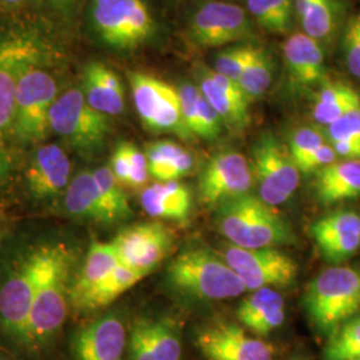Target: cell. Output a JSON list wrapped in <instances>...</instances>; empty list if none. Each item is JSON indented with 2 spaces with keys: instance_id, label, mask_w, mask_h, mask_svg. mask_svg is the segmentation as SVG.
<instances>
[{
  "instance_id": "obj_30",
  "label": "cell",
  "mask_w": 360,
  "mask_h": 360,
  "mask_svg": "<svg viewBox=\"0 0 360 360\" xmlns=\"http://www.w3.org/2000/svg\"><path fill=\"white\" fill-rule=\"evenodd\" d=\"M296 16L309 38L328 41L338 28V8L334 0H294Z\"/></svg>"
},
{
  "instance_id": "obj_3",
  "label": "cell",
  "mask_w": 360,
  "mask_h": 360,
  "mask_svg": "<svg viewBox=\"0 0 360 360\" xmlns=\"http://www.w3.org/2000/svg\"><path fill=\"white\" fill-rule=\"evenodd\" d=\"M220 233L242 248H278L292 245L295 233L274 207L247 193L218 207Z\"/></svg>"
},
{
  "instance_id": "obj_15",
  "label": "cell",
  "mask_w": 360,
  "mask_h": 360,
  "mask_svg": "<svg viewBox=\"0 0 360 360\" xmlns=\"http://www.w3.org/2000/svg\"><path fill=\"white\" fill-rule=\"evenodd\" d=\"M254 183L251 163L245 155L223 151L210 159L199 178V199L203 205L217 207L250 193Z\"/></svg>"
},
{
  "instance_id": "obj_17",
  "label": "cell",
  "mask_w": 360,
  "mask_h": 360,
  "mask_svg": "<svg viewBox=\"0 0 360 360\" xmlns=\"http://www.w3.org/2000/svg\"><path fill=\"white\" fill-rule=\"evenodd\" d=\"M127 331L117 314H105L77 330L71 339L74 360H122Z\"/></svg>"
},
{
  "instance_id": "obj_47",
  "label": "cell",
  "mask_w": 360,
  "mask_h": 360,
  "mask_svg": "<svg viewBox=\"0 0 360 360\" xmlns=\"http://www.w3.org/2000/svg\"><path fill=\"white\" fill-rule=\"evenodd\" d=\"M0 360H13V359H8V358H4V356H0Z\"/></svg>"
},
{
  "instance_id": "obj_10",
  "label": "cell",
  "mask_w": 360,
  "mask_h": 360,
  "mask_svg": "<svg viewBox=\"0 0 360 360\" xmlns=\"http://www.w3.org/2000/svg\"><path fill=\"white\" fill-rule=\"evenodd\" d=\"M129 80L136 112L146 129L154 134H174L183 141L193 139L181 115L178 87L141 71H131Z\"/></svg>"
},
{
  "instance_id": "obj_22",
  "label": "cell",
  "mask_w": 360,
  "mask_h": 360,
  "mask_svg": "<svg viewBox=\"0 0 360 360\" xmlns=\"http://www.w3.org/2000/svg\"><path fill=\"white\" fill-rule=\"evenodd\" d=\"M82 91L91 107L104 115H120L124 111L123 82L112 68L102 62L94 60L83 68Z\"/></svg>"
},
{
  "instance_id": "obj_46",
  "label": "cell",
  "mask_w": 360,
  "mask_h": 360,
  "mask_svg": "<svg viewBox=\"0 0 360 360\" xmlns=\"http://www.w3.org/2000/svg\"><path fill=\"white\" fill-rule=\"evenodd\" d=\"M38 4H40V6H46L47 7V4H49V1L50 0H35Z\"/></svg>"
},
{
  "instance_id": "obj_4",
  "label": "cell",
  "mask_w": 360,
  "mask_h": 360,
  "mask_svg": "<svg viewBox=\"0 0 360 360\" xmlns=\"http://www.w3.org/2000/svg\"><path fill=\"white\" fill-rule=\"evenodd\" d=\"M72 255L65 245H53L51 257L39 284L23 347H47L63 327L70 309V271Z\"/></svg>"
},
{
  "instance_id": "obj_9",
  "label": "cell",
  "mask_w": 360,
  "mask_h": 360,
  "mask_svg": "<svg viewBox=\"0 0 360 360\" xmlns=\"http://www.w3.org/2000/svg\"><path fill=\"white\" fill-rule=\"evenodd\" d=\"M43 44L37 37L0 30V183L13 166L15 94L20 70Z\"/></svg>"
},
{
  "instance_id": "obj_19",
  "label": "cell",
  "mask_w": 360,
  "mask_h": 360,
  "mask_svg": "<svg viewBox=\"0 0 360 360\" xmlns=\"http://www.w3.org/2000/svg\"><path fill=\"white\" fill-rule=\"evenodd\" d=\"M129 360H181V339L169 318L141 316L129 331Z\"/></svg>"
},
{
  "instance_id": "obj_21",
  "label": "cell",
  "mask_w": 360,
  "mask_h": 360,
  "mask_svg": "<svg viewBox=\"0 0 360 360\" xmlns=\"http://www.w3.org/2000/svg\"><path fill=\"white\" fill-rule=\"evenodd\" d=\"M283 58L288 80L297 89L323 84L327 80L322 47L304 32L294 34L284 41Z\"/></svg>"
},
{
  "instance_id": "obj_42",
  "label": "cell",
  "mask_w": 360,
  "mask_h": 360,
  "mask_svg": "<svg viewBox=\"0 0 360 360\" xmlns=\"http://www.w3.org/2000/svg\"><path fill=\"white\" fill-rule=\"evenodd\" d=\"M336 160H338V155L335 153L333 146L326 143V144H323L322 147H319L315 153H312L306 159H303L300 163H297L296 166L300 172L309 174V172H318L319 169L333 165Z\"/></svg>"
},
{
  "instance_id": "obj_20",
  "label": "cell",
  "mask_w": 360,
  "mask_h": 360,
  "mask_svg": "<svg viewBox=\"0 0 360 360\" xmlns=\"http://www.w3.org/2000/svg\"><path fill=\"white\" fill-rule=\"evenodd\" d=\"M322 257L331 264H339L360 248V215L352 210H338L311 226Z\"/></svg>"
},
{
  "instance_id": "obj_31",
  "label": "cell",
  "mask_w": 360,
  "mask_h": 360,
  "mask_svg": "<svg viewBox=\"0 0 360 360\" xmlns=\"http://www.w3.org/2000/svg\"><path fill=\"white\" fill-rule=\"evenodd\" d=\"M147 275L143 272L131 270L126 266L119 264L75 309L83 312L104 309L114 303L119 296L127 292L135 284L139 283Z\"/></svg>"
},
{
  "instance_id": "obj_35",
  "label": "cell",
  "mask_w": 360,
  "mask_h": 360,
  "mask_svg": "<svg viewBox=\"0 0 360 360\" xmlns=\"http://www.w3.org/2000/svg\"><path fill=\"white\" fill-rule=\"evenodd\" d=\"M184 153L186 150L181 146L171 141H158L147 144L144 154L147 158L150 176L159 181L165 171Z\"/></svg>"
},
{
  "instance_id": "obj_43",
  "label": "cell",
  "mask_w": 360,
  "mask_h": 360,
  "mask_svg": "<svg viewBox=\"0 0 360 360\" xmlns=\"http://www.w3.org/2000/svg\"><path fill=\"white\" fill-rule=\"evenodd\" d=\"M271 10L279 19L281 25L283 26L285 32L290 30L292 22V13H294V0H267Z\"/></svg>"
},
{
  "instance_id": "obj_13",
  "label": "cell",
  "mask_w": 360,
  "mask_h": 360,
  "mask_svg": "<svg viewBox=\"0 0 360 360\" xmlns=\"http://www.w3.org/2000/svg\"><path fill=\"white\" fill-rule=\"evenodd\" d=\"M188 38L200 49H217L252 37V26L245 10L236 4L210 1L190 20Z\"/></svg>"
},
{
  "instance_id": "obj_1",
  "label": "cell",
  "mask_w": 360,
  "mask_h": 360,
  "mask_svg": "<svg viewBox=\"0 0 360 360\" xmlns=\"http://www.w3.org/2000/svg\"><path fill=\"white\" fill-rule=\"evenodd\" d=\"M49 51L41 46L20 70L15 94L13 143L32 146L50 134V114L59 94Z\"/></svg>"
},
{
  "instance_id": "obj_14",
  "label": "cell",
  "mask_w": 360,
  "mask_h": 360,
  "mask_svg": "<svg viewBox=\"0 0 360 360\" xmlns=\"http://www.w3.org/2000/svg\"><path fill=\"white\" fill-rule=\"evenodd\" d=\"M110 243L122 266L148 275L167 257L172 233L162 221H142L120 230Z\"/></svg>"
},
{
  "instance_id": "obj_16",
  "label": "cell",
  "mask_w": 360,
  "mask_h": 360,
  "mask_svg": "<svg viewBox=\"0 0 360 360\" xmlns=\"http://www.w3.org/2000/svg\"><path fill=\"white\" fill-rule=\"evenodd\" d=\"M196 345L207 360H274L275 354L270 343L232 323L208 326L198 335Z\"/></svg>"
},
{
  "instance_id": "obj_2",
  "label": "cell",
  "mask_w": 360,
  "mask_h": 360,
  "mask_svg": "<svg viewBox=\"0 0 360 360\" xmlns=\"http://www.w3.org/2000/svg\"><path fill=\"white\" fill-rule=\"evenodd\" d=\"M166 279L176 294L193 302H220L247 291L223 257L205 247L186 248L178 254L168 264Z\"/></svg>"
},
{
  "instance_id": "obj_8",
  "label": "cell",
  "mask_w": 360,
  "mask_h": 360,
  "mask_svg": "<svg viewBox=\"0 0 360 360\" xmlns=\"http://www.w3.org/2000/svg\"><path fill=\"white\" fill-rule=\"evenodd\" d=\"M50 129L82 156L102 151L111 132L110 116L91 107L82 89L62 92L50 114Z\"/></svg>"
},
{
  "instance_id": "obj_33",
  "label": "cell",
  "mask_w": 360,
  "mask_h": 360,
  "mask_svg": "<svg viewBox=\"0 0 360 360\" xmlns=\"http://www.w3.org/2000/svg\"><path fill=\"white\" fill-rule=\"evenodd\" d=\"M94 172L95 180L103 196L104 205L108 210L112 224L124 221L132 217V208L123 186L117 181L110 167L96 168Z\"/></svg>"
},
{
  "instance_id": "obj_45",
  "label": "cell",
  "mask_w": 360,
  "mask_h": 360,
  "mask_svg": "<svg viewBox=\"0 0 360 360\" xmlns=\"http://www.w3.org/2000/svg\"><path fill=\"white\" fill-rule=\"evenodd\" d=\"M26 0H0V3L4 6V7H19L25 3Z\"/></svg>"
},
{
  "instance_id": "obj_34",
  "label": "cell",
  "mask_w": 360,
  "mask_h": 360,
  "mask_svg": "<svg viewBox=\"0 0 360 360\" xmlns=\"http://www.w3.org/2000/svg\"><path fill=\"white\" fill-rule=\"evenodd\" d=\"M324 359L360 360V316L348 319L330 335Z\"/></svg>"
},
{
  "instance_id": "obj_18",
  "label": "cell",
  "mask_w": 360,
  "mask_h": 360,
  "mask_svg": "<svg viewBox=\"0 0 360 360\" xmlns=\"http://www.w3.org/2000/svg\"><path fill=\"white\" fill-rule=\"evenodd\" d=\"M25 180L28 193L37 200H51L65 195L71 181V160L63 147L43 144L34 153Z\"/></svg>"
},
{
  "instance_id": "obj_26",
  "label": "cell",
  "mask_w": 360,
  "mask_h": 360,
  "mask_svg": "<svg viewBox=\"0 0 360 360\" xmlns=\"http://www.w3.org/2000/svg\"><path fill=\"white\" fill-rule=\"evenodd\" d=\"M315 195L323 205L360 196V160H336L316 172Z\"/></svg>"
},
{
  "instance_id": "obj_44",
  "label": "cell",
  "mask_w": 360,
  "mask_h": 360,
  "mask_svg": "<svg viewBox=\"0 0 360 360\" xmlns=\"http://www.w3.org/2000/svg\"><path fill=\"white\" fill-rule=\"evenodd\" d=\"M82 0H50L47 7L62 19H74Z\"/></svg>"
},
{
  "instance_id": "obj_23",
  "label": "cell",
  "mask_w": 360,
  "mask_h": 360,
  "mask_svg": "<svg viewBox=\"0 0 360 360\" xmlns=\"http://www.w3.org/2000/svg\"><path fill=\"white\" fill-rule=\"evenodd\" d=\"M141 203L151 218L183 221L190 217L193 193L190 187L179 180L156 181L143 188Z\"/></svg>"
},
{
  "instance_id": "obj_12",
  "label": "cell",
  "mask_w": 360,
  "mask_h": 360,
  "mask_svg": "<svg viewBox=\"0 0 360 360\" xmlns=\"http://www.w3.org/2000/svg\"><path fill=\"white\" fill-rule=\"evenodd\" d=\"M221 257L251 291L291 285L299 270L295 259L279 248H242L231 245L224 248Z\"/></svg>"
},
{
  "instance_id": "obj_40",
  "label": "cell",
  "mask_w": 360,
  "mask_h": 360,
  "mask_svg": "<svg viewBox=\"0 0 360 360\" xmlns=\"http://www.w3.org/2000/svg\"><path fill=\"white\" fill-rule=\"evenodd\" d=\"M343 52L348 71L360 79V13L348 23L343 39Z\"/></svg>"
},
{
  "instance_id": "obj_25",
  "label": "cell",
  "mask_w": 360,
  "mask_h": 360,
  "mask_svg": "<svg viewBox=\"0 0 360 360\" xmlns=\"http://www.w3.org/2000/svg\"><path fill=\"white\" fill-rule=\"evenodd\" d=\"M63 206L65 212L72 218L107 226L112 224L94 172L89 169L80 171L70 181V186L65 190Z\"/></svg>"
},
{
  "instance_id": "obj_37",
  "label": "cell",
  "mask_w": 360,
  "mask_h": 360,
  "mask_svg": "<svg viewBox=\"0 0 360 360\" xmlns=\"http://www.w3.org/2000/svg\"><path fill=\"white\" fill-rule=\"evenodd\" d=\"M323 144H326V135L322 131L314 127H300L292 134L288 150L295 165H297Z\"/></svg>"
},
{
  "instance_id": "obj_39",
  "label": "cell",
  "mask_w": 360,
  "mask_h": 360,
  "mask_svg": "<svg viewBox=\"0 0 360 360\" xmlns=\"http://www.w3.org/2000/svg\"><path fill=\"white\" fill-rule=\"evenodd\" d=\"M200 90V89H199ZM223 120L214 107L207 101L206 96L199 94L198 99V129L196 138H202L205 141H215L221 134Z\"/></svg>"
},
{
  "instance_id": "obj_41",
  "label": "cell",
  "mask_w": 360,
  "mask_h": 360,
  "mask_svg": "<svg viewBox=\"0 0 360 360\" xmlns=\"http://www.w3.org/2000/svg\"><path fill=\"white\" fill-rule=\"evenodd\" d=\"M248 13L263 27L266 31L272 34H285V30L281 25L276 15L271 10L267 0H247Z\"/></svg>"
},
{
  "instance_id": "obj_28",
  "label": "cell",
  "mask_w": 360,
  "mask_h": 360,
  "mask_svg": "<svg viewBox=\"0 0 360 360\" xmlns=\"http://www.w3.org/2000/svg\"><path fill=\"white\" fill-rule=\"evenodd\" d=\"M360 107V95L343 82H324L315 96L312 116L321 126H330Z\"/></svg>"
},
{
  "instance_id": "obj_11",
  "label": "cell",
  "mask_w": 360,
  "mask_h": 360,
  "mask_svg": "<svg viewBox=\"0 0 360 360\" xmlns=\"http://www.w3.org/2000/svg\"><path fill=\"white\" fill-rule=\"evenodd\" d=\"M251 169L259 198L271 207L285 203L300 183V171L290 150L270 132L262 135L252 147Z\"/></svg>"
},
{
  "instance_id": "obj_29",
  "label": "cell",
  "mask_w": 360,
  "mask_h": 360,
  "mask_svg": "<svg viewBox=\"0 0 360 360\" xmlns=\"http://www.w3.org/2000/svg\"><path fill=\"white\" fill-rule=\"evenodd\" d=\"M198 87L202 94L206 96L207 101L214 107V110L221 117L223 123L235 131L245 129L250 123V112L248 107L250 102L245 99H239L229 94L227 91L220 89L210 77L208 68H203L199 75V84Z\"/></svg>"
},
{
  "instance_id": "obj_6",
  "label": "cell",
  "mask_w": 360,
  "mask_h": 360,
  "mask_svg": "<svg viewBox=\"0 0 360 360\" xmlns=\"http://www.w3.org/2000/svg\"><path fill=\"white\" fill-rule=\"evenodd\" d=\"M304 309L319 333L330 335L360 309V271L334 266L307 285Z\"/></svg>"
},
{
  "instance_id": "obj_32",
  "label": "cell",
  "mask_w": 360,
  "mask_h": 360,
  "mask_svg": "<svg viewBox=\"0 0 360 360\" xmlns=\"http://www.w3.org/2000/svg\"><path fill=\"white\" fill-rule=\"evenodd\" d=\"M275 62L270 52L263 47L252 44L251 53L238 80L250 103L264 95L270 89L274 77Z\"/></svg>"
},
{
  "instance_id": "obj_36",
  "label": "cell",
  "mask_w": 360,
  "mask_h": 360,
  "mask_svg": "<svg viewBox=\"0 0 360 360\" xmlns=\"http://www.w3.org/2000/svg\"><path fill=\"white\" fill-rule=\"evenodd\" d=\"M251 49H252V44H245V46H233L223 50L215 58L214 71L238 82L245 62L251 53Z\"/></svg>"
},
{
  "instance_id": "obj_7",
  "label": "cell",
  "mask_w": 360,
  "mask_h": 360,
  "mask_svg": "<svg viewBox=\"0 0 360 360\" xmlns=\"http://www.w3.org/2000/svg\"><path fill=\"white\" fill-rule=\"evenodd\" d=\"M53 245H40L19 259L0 285V328L23 346L35 295Z\"/></svg>"
},
{
  "instance_id": "obj_24",
  "label": "cell",
  "mask_w": 360,
  "mask_h": 360,
  "mask_svg": "<svg viewBox=\"0 0 360 360\" xmlns=\"http://www.w3.org/2000/svg\"><path fill=\"white\" fill-rule=\"evenodd\" d=\"M236 315L239 322L254 334L269 335L283 324V296L274 288L255 290L239 304Z\"/></svg>"
},
{
  "instance_id": "obj_5",
  "label": "cell",
  "mask_w": 360,
  "mask_h": 360,
  "mask_svg": "<svg viewBox=\"0 0 360 360\" xmlns=\"http://www.w3.org/2000/svg\"><path fill=\"white\" fill-rule=\"evenodd\" d=\"M89 27L98 43L114 51H135L156 34L146 0H90Z\"/></svg>"
},
{
  "instance_id": "obj_38",
  "label": "cell",
  "mask_w": 360,
  "mask_h": 360,
  "mask_svg": "<svg viewBox=\"0 0 360 360\" xmlns=\"http://www.w3.org/2000/svg\"><path fill=\"white\" fill-rule=\"evenodd\" d=\"M324 135L330 143H355L360 146V107L327 126Z\"/></svg>"
},
{
  "instance_id": "obj_27",
  "label": "cell",
  "mask_w": 360,
  "mask_h": 360,
  "mask_svg": "<svg viewBox=\"0 0 360 360\" xmlns=\"http://www.w3.org/2000/svg\"><path fill=\"white\" fill-rule=\"evenodd\" d=\"M119 264V259L116 257L115 250L111 243H104L99 240L92 242L84 264L70 288L71 306L77 307Z\"/></svg>"
}]
</instances>
